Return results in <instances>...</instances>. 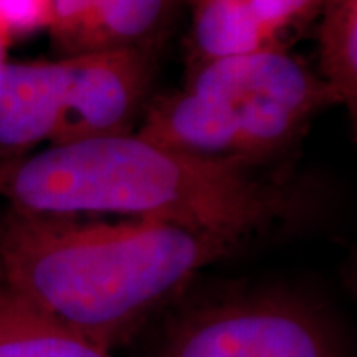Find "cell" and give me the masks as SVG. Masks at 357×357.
Segmentation results:
<instances>
[{"instance_id":"cell-1","label":"cell","mask_w":357,"mask_h":357,"mask_svg":"<svg viewBox=\"0 0 357 357\" xmlns=\"http://www.w3.org/2000/svg\"><path fill=\"white\" fill-rule=\"evenodd\" d=\"M236 244L169 222H102L8 208L0 218V284L109 351Z\"/></svg>"},{"instance_id":"cell-2","label":"cell","mask_w":357,"mask_h":357,"mask_svg":"<svg viewBox=\"0 0 357 357\" xmlns=\"http://www.w3.org/2000/svg\"><path fill=\"white\" fill-rule=\"evenodd\" d=\"M2 199L28 215H121L208 230L241 243L280 220L290 204L252 169L147 139L139 133L50 145L16 159Z\"/></svg>"},{"instance_id":"cell-3","label":"cell","mask_w":357,"mask_h":357,"mask_svg":"<svg viewBox=\"0 0 357 357\" xmlns=\"http://www.w3.org/2000/svg\"><path fill=\"white\" fill-rule=\"evenodd\" d=\"M337 98L318 70L276 48L191 66L137 131L203 159L255 169L286 153Z\"/></svg>"},{"instance_id":"cell-4","label":"cell","mask_w":357,"mask_h":357,"mask_svg":"<svg viewBox=\"0 0 357 357\" xmlns=\"http://www.w3.org/2000/svg\"><path fill=\"white\" fill-rule=\"evenodd\" d=\"M157 357H340V347L312 307L268 294L192 312Z\"/></svg>"},{"instance_id":"cell-5","label":"cell","mask_w":357,"mask_h":357,"mask_svg":"<svg viewBox=\"0 0 357 357\" xmlns=\"http://www.w3.org/2000/svg\"><path fill=\"white\" fill-rule=\"evenodd\" d=\"M64 58L66 103L50 145L131 133L149 79L147 52L100 50Z\"/></svg>"},{"instance_id":"cell-6","label":"cell","mask_w":357,"mask_h":357,"mask_svg":"<svg viewBox=\"0 0 357 357\" xmlns=\"http://www.w3.org/2000/svg\"><path fill=\"white\" fill-rule=\"evenodd\" d=\"M68 89V62L0 64V159H20L58 131Z\"/></svg>"},{"instance_id":"cell-7","label":"cell","mask_w":357,"mask_h":357,"mask_svg":"<svg viewBox=\"0 0 357 357\" xmlns=\"http://www.w3.org/2000/svg\"><path fill=\"white\" fill-rule=\"evenodd\" d=\"M192 64H206L276 50L284 44L268 32L246 0H189Z\"/></svg>"},{"instance_id":"cell-8","label":"cell","mask_w":357,"mask_h":357,"mask_svg":"<svg viewBox=\"0 0 357 357\" xmlns=\"http://www.w3.org/2000/svg\"><path fill=\"white\" fill-rule=\"evenodd\" d=\"M173 0H91L66 56L100 50H143L167 22Z\"/></svg>"},{"instance_id":"cell-9","label":"cell","mask_w":357,"mask_h":357,"mask_svg":"<svg viewBox=\"0 0 357 357\" xmlns=\"http://www.w3.org/2000/svg\"><path fill=\"white\" fill-rule=\"evenodd\" d=\"M0 357H109L0 284Z\"/></svg>"},{"instance_id":"cell-10","label":"cell","mask_w":357,"mask_h":357,"mask_svg":"<svg viewBox=\"0 0 357 357\" xmlns=\"http://www.w3.org/2000/svg\"><path fill=\"white\" fill-rule=\"evenodd\" d=\"M319 76L342 103L357 141V0H326L318 28Z\"/></svg>"},{"instance_id":"cell-11","label":"cell","mask_w":357,"mask_h":357,"mask_svg":"<svg viewBox=\"0 0 357 357\" xmlns=\"http://www.w3.org/2000/svg\"><path fill=\"white\" fill-rule=\"evenodd\" d=\"M268 32L284 44V38L314 18H319L326 0H246Z\"/></svg>"},{"instance_id":"cell-12","label":"cell","mask_w":357,"mask_h":357,"mask_svg":"<svg viewBox=\"0 0 357 357\" xmlns=\"http://www.w3.org/2000/svg\"><path fill=\"white\" fill-rule=\"evenodd\" d=\"M54 26V0H0V28L18 40L50 32Z\"/></svg>"},{"instance_id":"cell-13","label":"cell","mask_w":357,"mask_h":357,"mask_svg":"<svg viewBox=\"0 0 357 357\" xmlns=\"http://www.w3.org/2000/svg\"><path fill=\"white\" fill-rule=\"evenodd\" d=\"M89 4L91 0H54V26L50 34L64 56L76 38Z\"/></svg>"},{"instance_id":"cell-14","label":"cell","mask_w":357,"mask_h":357,"mask_svg":"<svg viewBox=\"0 0 357 357\" xmlns=\"http://www.w3.org/2000/svg\"><path fill=\"white\" fill-rule=\"evenodd\" d=\"M14 40L10 38V34L6 30L0 28V64L6 62V54H8V48L13 46Z\"/></svg>"},{"instance_id":"cell-15","label":"cell","mask_w":357,"mask_h":357,"mask_svg":"<svg viewBox=\"0 0 357 357\" xmlns=\"http://www.w3.org/2000/svg\"><path fill=\"white\" fill-rule=\"evenodd\" d=\"M13 163L14 159H0V199H2V189H4V183H6Z\"/></svg>"},{"instance_id":"cell-16","label":"cell","mask_w":357,"mask_h":357,"mask_svg":"<svg viewBox=\"0 0 357 357\" xmlns=\"http://www.w3.org/2000/svg\"><path fill=\"white\" fill-rule=\"evenodd\" d=\"M354 286H356V292H357V258H356V264H354Z\"/></svg>"}]
</instances>
